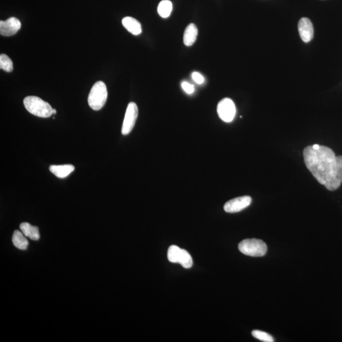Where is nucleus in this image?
<instances>
[{
    "label": "nucleus",
    "instance_id": "nucleus-14",
    "mask_svg": "<svg viewBox=\"0 0 342 342\" xmlns=\"http://www.w3.org/2000/svg\"><path fill=\"white\" fill-rule=\"evenodd\" d=\"M26 237L22 231H20L19 230H15L12 236L13 245L20 250H26L27 247H28L29 242Z\"/></svg>",
    "mask_w": 342,
    "mask_h": 342
},
{
    "label": "nucleus",
    "instance_id": "nucleus-7",
    "mask_svg": "<svg viewBox=\"0 0 342 342\" xmlns=\"http://www.w3.org/2000/svg\"><path fill=\"white\" fill-rule=\"evenodd\" d=\"M251 202L252 198L249 196L237 197L226 203L224 210L228 213H238L249 206Z\"/></svg>",
    "mask_w": 342,
    "mask_h": 342
},
{
    "label": "nucleus",
    "instance_id": "nucleus-20",
    "mask_svg": "<svg viewBox=\"0 0 342 342\" xmlns=\"http://www.w3.org/2000/svg\"><path fill=\"white\" fill-rule=\"evenodd\" d=\"M336 174L337 179L342 182V156L336 157Z\"/></svg>",
    "mask_w": 342,
    "mask_h": 342
},
{
    "label": "nucleus",
    "instance_id": "nucleus-5",
    "mask_svg": "<svg viewBox=\"0 0 342 342\" xmlns=\"http://www.w3.org/2000/svg\"><path fill=\"white\" fill-rule=\"evenodd\" d=\"M217 111L221 120L231 122L235 116L236 107L232 100L226 98L219 102Z\"/></svg>",
    "mask_w": 342,
    "mask_h": 342
},
{
    "label": "nucleus",
    "instance_id": "nucleus-1",
    "mask_svg": "<svg viewBox=\"0 0 342 342\" xmlns=\"http://www.w3.org/2000/svg\"><path fill=\"white\" fill-rule=\"evenodd\" d=\"M304 158L308 170L319 183L330 191L339 188L341 182L337 177L336 156L331 148L321 146L315 150L308 146L304 150Z\"/></svg>",
    "mask_w": 342,
    "mask_h": 342
},
{
    "label": "nucleus",
    "instance_id": "nucleus-12",
    "mask_svg": "<svg viewBox=\"0 0 342 342\" xmlns=\"http://www.w3.org/2000/svg\"><path fill=\"white\" fill-rule=\"evenodd\" d=\"M123 26L127 31L134 34V35H139L141 33V26L140 22L138 21L134 18L131 17H124L122 20Z\"/></svg>",
    "mask_w": 342,
    "mask_h": 342
},
{
    "label": "nucleus",
    "instance_id": "nucleus-23",
    "mask_svg": "<svg viewBox=\"0 0 342 342\" xmlns=\"http://www.w3.org/2000/svg\"><path fill=\"white\" fill-rule=\"evenodd\" d=\"M321 146L319 145H314L312 146V147L314 148V149L315 150H318L319 148H320Z\"/></svg>",
    "mask_w": 342,
    "mask_h": 342
},
{
    "label": "nucleus",
    "instance_id": "nucleus-8",
    "mask_svg": "<svg viewBox=\"0 0 342 342\" xmlns=\"http://www.w3.org/2000/svg\"><path fill=\"white\" fill-rule=\"evenodd\" d=\"M21 27L20 20L15 17H10L8 19L0 21V34L3 36L14 35Z\"/></svg>",
    "mask_w": 342,
    "mask_h": 342
},
{
    "label": "nucleus",
    "instance_id": "nucleus-4",
    "mask_svg": "<svg viewBox=\"0 0 342 342\" xmlns=\"http://www.w3.org/2000/svg\"><path fill=\"white\" fill-rule=\"evenodd\" d=\"M239 250L244 255L251 257H262L267 252V245L261 239H246L238 245Z\"/></svg>",
    "mask_w": 342,
    "mask_h": 342
},
{
    "label": "nucleus",
    "instance_id": "nucleus-16",
    "mask_svg": "<svg viewBox=\"0 0 342 342\" xmlns=\"http://www.w3.org/2000/svg\"><path fill=\"white\" fill-rule=\"evenodd\" d=\"M182 249L176 245H172L169 248L168 258L169 261L172 263H179L181 257Z\"/></svg>",
    "mask_w": 342,
    "mask_h": 342
},
{
    "label": "nucleus",
    "instance_id": "nucleus-13",
    "mask_svg": "<svg viewBox=\"0 0 342 342\" xmlns=\"http://www.w3.org/2000/svg\"><path fill=\"white\" fill-rule=\"evenodd\" d=\"M20 229L26 237L37 241L40 238L39 228L35 226L31 225L28 223H22L20 225Z\"/></svg>",
    "mask_w": 342,
    "mask_h": 342
},
{
    "label": "nucleus",
    "instance_id": "nucleus-22",
    "mask_svg": "<svg viewBox=\"0 0 342 342\" xmlns=\"http://www.w3.org/2000/svg\"><path fill=\"white\" fill-rule=\"evenodd\" d=\"M192 78L198 84H201L204 82V77L200 73L197 72H193Z\"/></svg>",
    "mask_w": 342,
    "mask_h": 342
},
{
    "label": "nucleus",
    "instance_id": "nucleus-6",
    "mask_svg": "<svg viewBox=\"0 0 342 342\" xmlns=\"http://www.w3.org/2000/svg\"><path fill=\"white\" fill-rule=\"evenodd\" d=\"M138 115V109L135 103H129L125 112L122 127V134L127 135L133 130Z\"/></svg>",
    "mask_w": 342,
    "mask_h": 342
},
{
    "label": "nucleus",
    "instance_id": "nucleus-10",
    "mask_svg": "<svg viewBox=\"0 0 342 342\" xmlns=\"http://www.w3.org/2000/svg\"><path fill=\"white\" fill-rule=\"evenodd\" d=\"M75 170L74 166L71 164H65V165H52L50 166V172L53 173L58 178H65L72 173Z\"/></svg>",
    "mask_w": 342,
    "mask_h": 342
},
{
    "label": "nucleus",
    "instance_id": "nucleus-9",
    "mask_svg": "<svg viewBox=\"0 0 342 342\" xmlns=\"http://www.w3.org/2000/svg\"><path fill=\"white\" fill-rule=\"evenodd\" d=\"M298 32L301 39L305 43L311 42L314 37V27L311 20L303 17L298 24Z\"/></svg>",
    "mask_w": 342,
    "mask_h": 342
},
{
    "label": "nucleus",
    "instance_id": "nucleus-15",
    "mask_svg": "<svg viewBox=\"0 0 342 342\" xmlns=\"http://www.w3.org/2000/svg\"><path fill=\"white\" fill-rule=\"evenodd\" d=\"M172 10V4L170 0H163L160 2L157 8L158 13L163 18L170 17Z\"/></svg>",
    "mask_w": 342,
    "mask_h": 342
},
{
    "label": "nucleus",
    "instance_id": "nucleus-17",
    "mask_svg": "<svg viewBox=\"0 0 342 342\" xmlns=\"http://www.w3.org/2000/svg\"><path fill=\"white\" fill-rule=\"evenodd\" d=\"M0 68L7 72H11L13 69L12 61L5 54L0 56Z\"/></svg>",
    "mask_w": 342,
    "mask_h": 342
},
{
    "label": "nucleus",
    "instance_id": "nucleus-18",
    "mask_svg": "<svg viewBox=\"0 0 342 342\" xmlns=\"http://www.w3.org/2000/svg\"><path fill=\"white\" fill-rule=\"evenodd\" d=\"M179 264L184 268L189 269L193 265V260L191 255L186 250L182 249L181 257H180Z\"/></svg>",
    "mask_w": 342,
    "mask_h": 342
},
{
    "label": "nucleus",
    "instance_id": "nucleus-24",
    "mask_svg": "<svg viewBox=\"0 0 342 342\" xmlns=\"http://www.w3.org/2000/svg\"><path fill=\"white\" fill-rule=\"evenodd\" d=\"M53 114H57L56 109H53Z\"/></svg>",
    "mask_w": 342,
    "mask_h": 342
},
{
    "label": "nucleus",
    "instance_id": "nucleus-2",
    "mask_svg": "<svg viewBox=\"0 0 342 342\" xmlns=\"http://www.w3.org/2000/svg\"><path fill=\"white\" fill-rule=\"evenodd\" d=\"M24 104L29 113L37 117L47 118L53 114V109L49 103L35 96L25 98Z\"/></svg>",
    "mask_w": 342,
    "mask_h": 342
},
{
    "label": "nucleus",
    "instance_id": "nucleus-3",
    "mask_svg": "<svg viewBox=\"0 0 342 342\" xmlns=\"http://www.w3.org/2000/svg\"><path fill=\"white\" fill-rule=\"evenodd\" d=\"M108 97L106 84L98 81L92 88L88 96V104L93 110L99 111L105 106Z\"/></svg>",
    "mask_w": 342,
    "mask_h": 342
},
{
    "label": "nucleus",
    "instance_id": "nucleus-21",
    "mask_svg": "<svg viewBox=\"0 0 342 342\" xmlns=\"http://www.w3.org/2000/svg\"><path fill=\"white\" fill-rule=\"evenodd\" d=\"M181 86L184 91L188 94H192L195 91L194 86L192 84L188 83V82H182Z\"/></svg>",
    "mask_w": 342,
    "mask_h": 342
},
{
    "label": "nucleus",
    "instance_id": "nucleus-11",
    "mask_svg": "<svg viewBox=\"0 0 342 342\" xmlns=\"http://www.w3.org/2000/svg\"><path fill=\"white\" fill-rule=\"evenodd\" d=\"M198 35V29L196 25L189 24L184 31L183 36L184 44L187 47H191L197 40Z\"/></svg>",
    "mask_w": 342,
    "mask_h": 342
},
{
    "label": "nucleus",
    "instance_id": "nucleus-19",
    "mask_svg": "<svg viewBox=\"0 0 342 342\" xmlns=\"http://www.w3.org/2000/svg\"><path fill=\"white\" fill-rule=\"evenodd\" d=\"M252 336L254 338L259 340V341L264 342H273L274 339L272 336L268 333L262 332L260 330H254L252 332Z\"/></svg>",
    "mask_w": 342,
    "mask_h": 342
}]
</instances>
